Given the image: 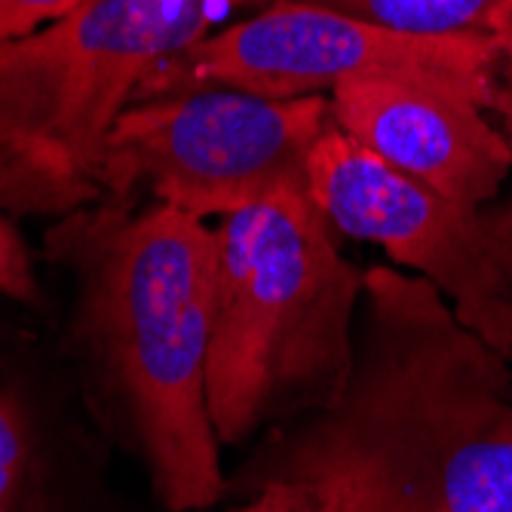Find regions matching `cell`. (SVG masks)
<instances>
[{
  "instance_id": "1",
  "label": "cell",
  "mask_w": 512,
  "mask_h": 512,
  "mask_svg": "<svg viewBox=\"0 0 512 512\" xmlns=\"http://www.w3.org/2000/svg\"><path fill=\"white\" fill-rule=\"evenodd\" d=\"M240 479L304 485L319 512H512V362L427 279L368 267L341 393Z\"/></svg>"
},
{
  "instance_id": "2",
  "label": "cell",
  "mask_w": 512,
  "mask_h": 512,
  "mask_svg": "<svg viewBox=\"0 0 512 512\" xmlns=\"http://www.w3.org/2000/svg\"><path fill=\"white\" fill-rule=\"evenodd\" d=\"M111 200L59 221L80 279V335L169 512L224 500L209 417L215 227L181 209Z\"/></svg>"
},
{
  "instance_id": "3",
  "label": "cell",
  "mask_w": 512,
  "mask_h": 512,
  "mask_svg": "<svg viewBox=\"0 0 512 512\" xmlns=\"http://www.w3.org/2000/svg\"><path fill=\"white\" fill-rule=\"evenodd\" d=\"M313 194H279L215 227L209 417L224 448L329 405L353 365L365 267Z\"/></svg>"
},
{
  "instance_id": "4",
  "label": "cell",
  "mask_w": 512,
  "mask_h": 512,
  "mask_svg": "<svg viewBox=\"0 0 512 512\" xmlns=\"http://www.w3.org/2000/svg\"><path fill=\"white\" fill-rule=\"evenodd\" d=\"M246 4L255 0H83L0 43V209L62 221L96 206L120 114Z\"/></svg>"
},
{
  "instance_id": "5",
  "label": "cell",
  "mask_w": 512,
  "mask_h": 512,
  "mask_svg": "<svg viewBox=\"0 0 512 512\" xmlns=\"http://www.w3.org/2000/svg\"><path fill=\"white\" fill-rule=\"evenodd\" d=\"M329 126V96L157 89L132 102L111 129L102 197L132 200L145 191L151 203L221 221L279 194H310V160Z\"/></svg>"
},
{
  "instance_id": "6",
  "label": "cell",
  "mask_w": 512,
  "mask_h": 512,
  "mask_svg": "<svg viewBox=\"0 0 512 512\" xmlns=\"http://www.w3.org/2000/svg\"><path fill=\"white\" fill-rule=\"evenodd\" d=\"M491 65L488 31L405 34L298 0H270L261 13L188 46L154 80L172 77V89L230 86L267 99L332 96L347 83L399 80L460 92L488 108Z\"/></svg>"
},
{
  "instance_id": "7",
  "label": "cell",
  "mask_w": 512,
  "mask_h": 512,
  "mask_svg": "<svg viewBox=\"0 0 512 512\" xmlns=\"http://www.w3.org/2000/svg\"><path fill=\"white\" fill-rule=\"evenodd\" d=\"M310 194L338 234L381 246L512 362V197L457 203L356 145L335 123L310 160Z\"/></svg>"
},
{
  "instance_id": "8",
  "label": "cell",
  "mask_w": 512,
  "mask_h": 512,
  "mask_svg": "<svg viewBox=\"0 0 512 512\" xmlns=\"http://www.w3.org/2000/svg\"><path fill=\"white\" fill-rule=\"evenodd\" d=\"M329 105L335 129L448 200L491 203L512 169L500 129L460 92L362 80L338 86Z\"/></svg>"
},
{
  "instance_id": "9",
  "label": "cell",
  "mask_w": 512,
  "mask_h": 512,
  "mask_svg": "<svg viewBox=\"0 0 512 512\" xmlns=\"http://www.w3.org/2000/svg\"><path fill=\"white\" fill-rule=\"evenodd\" d=\"M405 34L485 31L497 0H298Z\"/></svg>"
},
{
  "instance_id": "10",
  "label": "cell",
  "mask_w": 512,
  "mask_h": 512,
  "mask_svg": "<svg viewBox=\"0 0 512 512\" xmlns=\"http://www.w3.org/2000/svg\"><path fill=\"white\" fill-rule=\"evenodd\" d=\"M31 463V427L25 405L0 393V512H16Z\"/></svg>"
},
{
  "instance_id": "11",
  "label": "cell",
  "mask_w": 512,
  "mask_h": 512,
  "mask_svg": "<svg viewBox=\"0 0 512 512\" xmlns=\"http://www.w3.org/2000/svg\"><path fill=\"white\" fill-rule=\"evenodd\" d=\"M488 37L494 46L491 65V96L488 108L497 117V129L512 154V0H497V7L488 19Z\"/></svg>"
},
{
  "instance_id": "12",
  "label": "cell",
  "mask_w": 512,
  "mask_h": 512,
  "mask_svg": "<svg viewBox=\"0 0 512 512\" xmlns=\"http://www.w3.org/2000/svg\"><path fill=\"white\" fill-rule=\"evenodd\" d=\"M0 295L19 304L37 301V276L31 252L4 209H0Z\"/></svg>"
},
{
  "instance_id": "13",
  "label": "cell",
  "mask_w": 512,
  "mask_h": 512,
  "mask_svg": "<svg viewBox=\"0 0 512 512\" xmlns=\"http://www.w3.org/2000/svg\"><path fill=\"white\" fill-rule=\"evenodd\" d=\"M83 0H0V43L22 40L74 13Z\"/></svg>"
},
{
  "instance_id": "14",
  "label": "cell",
  "mask_w": 512,
  "mask_h": 512,
  "mask_svg": "<svg viewBox=\"0 0 512 512\" xmlns=\"http://www.w3.org/2000/svg\"><path fill=\"white\" fill-rule=\"evenodd\" d=\"M209 512V509H203ZM221 512H319L316 497L295 482H264L255 491H249V497L230 509Z\"/></svg>"
}]
</instances>
